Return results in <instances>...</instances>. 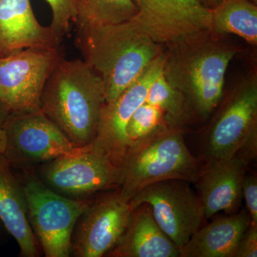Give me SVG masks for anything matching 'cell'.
Instances as JSON below:
<instances>
[{
  "label": "cell",
  "instance_id": "obj_12",
  "mask_svg": "<svg viewBox=\"0 0 257 257\" xmlns=\"http://www.w3.org/2000/svg\"><path fill=\"white\" fill-rule=\"evenodd\" d=\"M165 62L162 53L114 101L101 108L97 133L92 143L119 167L130 147L126 135L128 121L146 101L152 82L163 72Z\"/></svg>",
  "mask_w": 257,
  "mask_h": 257
},
{
  "label": "cell",
  "instance_id": "obj_3",
  "mask_svg": "<svg viewBox=\"0 0 257 257\" xmlns=\"http://www.w3.org/2000/svg\"><path fill=\"white\" fill-rule=\"evenodd\" d=\"M209 34L171 45L165 55L163 74L182 93L186 109L207 117L219 104L225 76L236 50L209 40Z\"/></svg>",
  "mask_w": 257,
  "mask_h": 257
},
{
  "label": "cell",
  "instance_id": "obj_24",
  "mask_svg": "<svg viewBox=\"0 0 257 257\" xmlns=\"http://www.w3.org/2000/svg\"><path fill=\"white\" fill-rule=\"evenodd\" d=\"M242 198L246 203V209L251 223L257 225V179L256 176L245 175L243 177Z\"/></svg>",
  "mask_w": 257,
  "mask_h": 257
},
{
  "label": "cell",
  "instance_id": "obj_21",
  "mask_svg": "<svg viewBox=\"0 0 257 257\" xmlns=\"http://www.w3.org/2000/svg\"><path fill=\"white\" fill-rule=\"evenodd\" d=\"M145 102L160 108L164 114H167L170 124L173 126L186 116L187 109L183 95L167 80L163 72L152 82Z\"/></svg>",
  "mask_w": 257,
  "mask_h": 257
},
{
  "label": "cell",
  "instance_id": "obj_1",
  "mask_svg": "<svg viewBox=\"0 0 257 257\" xmlns=\"http://www.w3.org/2000/svg\"><path fill=\"white\" fill-rule=\"evenodd\" d=\"M76 45L83 60L105 89V104L114 101L157 57L162 45L131 20L105 25H77Z\"/></svg>",
  "mask_w": 257,
  "mask_h": 257
},
{
  "label": "cell",
  "instance_id": "obj_13",
  "mask_svg": "<svg viewBox=\"0 0 257 257\" xmlns=\"http://www.w3.org/2000/svg\"><path fill=\"white\" fill-rule=\"evenodd\" d=\"M257 84H243L216 118L206 142L209 160L229 158L256 141Z\"/></svg>",
  "mask_w": 257,
  "mask_h": 257
},
{
  "label": "cell",
  "instance_id": "obj_14",
  "mask_svg": "<svg viewBox=\"0 0 257 257\" xmlns=\"http://www.w3.org/2000/svg\"><path fill=\"white\" fill-rule=\"evenodd\" d=\"M251 158L238 152L229 158L209 160L202 166L197 179L204 218L219 211L237 212L242 200V182Z\"/></svg>",
  "mask_w": 257,
  "mask_h": 257
},
{
  "label": "cell",
  "instance_id": "obj_6",
  "mask_svg": "<svg viewBox=\"0 0 257 257\" xmlns=\"http://www.w3.org/2000/svg\"><path fill=\"white\" fill-rule=\"evenodd\" d=\"M42 182L64 197L81 199L101 191L119 188L121 172L105 153L92 143L47 162Z\"/></svg>",
  "mask_w": 257,
  "mask_h": 257
},
{
  "label": "cell",
  "instance_id": "obj_17",
  "mask_svg": "<svg viewBox=\"0 0 257 257\" xmlns=\"http://www.w3.org/2000/svg\"><path fill=\"white\" fill-rule=\"evenodd\" d=\"M178 246L164 232L147 204L135 208L127 229L106 254L112 257H178Z\"/></svg>",
  "mask_w": 257,
  "mask_h": 257
},
{
  "label": "cell",
  "instance_id": "obj_27",
  "mask_svg": "<svg viewBox=\"0 0 257 257\" xmlns=\"http://www.w3.org/2000/svg\"><path fill=\"white\" fill-rule=\"evenodd\" d=\"M9 113L8 112L3 106L0 104V128L3 126L7 118L9 116Z\"/></svg>",
  "mask_w": 257,
  "mask_h": 257
},
{
  "label": "cell",
  "instance_id": "obj_7",
  "mask_svg": "<svg viewBox=\"0 0 257 257\" xmlns=\"http://www.w3.org/2000/svg\"><path fill=\"white\" fill-rule=\"evenodd\" d=\"M60 48H28L0 56V104L9 114L40 110L47 79Z\"/></svg>",
  "mask_w": 257,
  "mask_h": 257
},
{
  "label": "cell",
  "instance_id": "obj_16",
  "mask_svg": "<svg viewBox=\"0 0 257 257\" xmlns=\"http://www.w3.org/2000/svg\"><path fill=\"white\" fill-rule=\"evenodd\" d=\"M12 168L0 152V221L16 240L22 256H38L40 246L29 222L23 187Z\"/></svg>",
  "mask_w": 257,
  "mask_h": 257
},
{
  "label": "cell",
  "instance_id": "obj_8",
  "mask_svg": "<svg viewBox=\"0 0 257 257\" xmlns=\"http://www.w3.org/2000/svg\"><path fill=\"white\" fill-rule=\"evenodd\" d=\"M77 147L41 110L10 114L0 128V152L12 166L47 162Z\"/></svg>",
  "mask_w": 257,
  "mask_h": 257
},
{
  "label": "cell",
  "instance_id": "obj_5",
  "mask_svg": "<svg viewBox=\"0 0 257 257\" xmlns=\"http://www.w3.org/2000/svg\"><path fill=\"white\" fill-rule=\"evenodd\" d=\"M23 187L29 222L47 257H68L77 221L92 201L72 199L28 176Z\"/></svg>",
  "mask_w": 257,
  "mask_h": 257
},
{
  "label": "cell",
  "instance_id": "obj_4",
  "mask_svg": "<svg viewBox=\"0 0 257 257\" xmlns=\"http://www.w3.org/2000/svg\"><path fill=\"white\" fill-rule=\"evenodd\" d=\"M201 166L175 126L162 124L134 143L119 165L121 197L130 200L150 184L167 179L195 182Z\"/></svg>",
  "mask_w": 257,
  "mask_h": 257
},
{
  "label": "cell",
  "instance_id": "obj_15",
  "mask_svg": "<svg viewBox=\"0 0 257 257\" xmlns=\"http://www.w3.org/2000/svg\"><path fill=\"white\" fill-rule=\"evenodd\" d=\"M62 37L39 23L30 0H0V56L28 48H60Z\"/></svg>",
  "mask_w": 257,
  "mask_h": 257
},
{
  "label": "cell",
  "instance_id": "obj_28",
  "mask_svg": "<svg viewBox=\"0 0 257 257\" xmlns=\"http://www.w3.org/2000/svg\"><path fill=\"white\" fill-rule=\"evenodd\" d=\"M249 1H251V3H253V4L256 5L257 0H249Z\"/></svg>",
  "mask_w": 257,
  "mask_h": 257
},
{
  "label": "cell",
  "instance_id": "obj_2",
  "mask_svg": "<svg viewBox=\"0 0 257 257\" xmlns=\"http://www.w3.org/2000/svg\"><path fill=\"white\" fill-rule=\"evenodd\" d=\"M105 89L98 74L84 60L61 56L40 97V109L75 145L94 141Z\"/></svg>",
  "mask_w": 257,
  "mask_h": 257
},
{
  "label": "cell",
  "instance_id": "obj_19",
  "mask_svg": "<svg viewBox=\"0 0 257 257\" xmlns=\"http://www.w3.org/2000/svg\"><path fill=\"white\" fill-rule=\"evenodd\" d=\"M211 32L233 34L252 45L257 44V7L249 0H224L211 10Z\"/></svg>",
  "mask_w": 257,
  "mask_h": 257
},
{
  "label": "cell",
  "instance_id": "obj_9",
  "mask_svg": "<svg viewBox=\"0 0 257 257\" xmlns=\"http://www.w3.org/2000/svg\"><path fill=\"white\" fill-rule=\"evenodd\" d=\"M133 207L147 204L155 221L179 249L205 220L199 196L182 179H167L150 184L137 193Z\"/></svg>",
  "mask_w": 257,
  "mask_h": 257
},
{
  "label": "cell",
  "instance_id": "obj_11",
  "mask_svg": "<svg viewBox=\"0 0 257 257\" xmlns=\"http://www.w3.org/2000/svg\"><path fill=\"white\" fill-rule=\"evenodd\" d=\"M119 191L90 203L77 222L71 252L78 257H101L119 242L135 210Z\"/></svg>",
  "mask_w": 257,
  "mask_h": 257
},
{
  "label": "cell",
  "instance_id": "obj_20",
  "mask_svg": "<svg viewBox=\"0 0 257 257\" xmlns=\"http://www.w3.org/2000/svg\"><path fill=\"white\" fill-rule=\"evenodd\" d=\"M75 25H114L132 20L138 10L133 0H74Z\"/></svg>",
  "mask_w": 257,
  "mask_h": 257
},
{
  "label": "cell",
  "instance_id": "obj_25",
  "mask_svg": "<svg viewBox=\"0 0 257 257\" xmlns=\"http://www.w3.org/2000/svg\"><path fill=\"white\" fill-rule=\"evenodd\" d=\"M257 256V225L251 222L240 239L233 257Z\"/></svg>",
  "mask_w": 257,
  "mask_h": 257
},
{
  "label": "cell",
  "instance_id": "obj_23",
  "mask_svg": "<svg viewBox=\"0 0 257 257\" xmlns=\"http://www.w3.org/2000/svg\"><path fill=\"white\" fill-rule=\"evenodd\" d=\"M52 12L51 28L62 38L70 31L72 24L77 23L74 0H45Z\"/></svg>",
  "mask_w": 257,
  "mask_h": 257
},
{
  "label": "cell",
  "instance_id": "obj_22",
  "mask_svg": "<svg viewBox=\"0 0 257 257\" xmlns=\"http://www.w3.org/2000/svg\"><path fill=\"white\" fill-rule=\"evenodd\" d=\"M164 112L160 108L145 102L134 112L126 126V135L131 147L163 124Z\"/></svg>",
  "mask_w": 257,
  "mask_h": 257
},
{
  "label": "cell",
  "instance_id": "obj_18",
  "mask_svg": "<svg viewBox=\"0 0 257 257\" xmlns=\"http://www.w3.org/2000/svg\"><path fill=\"white\" fill-rule=\"evenodd\" d=\"M246 209L201 226L179 248L180 257H233L241 236L251 224Z\"/></svg>",
  "mask_w": 257,
  "mask_h": 257
},
{
  "label": "cell",
  "instance_id": "obj_10",
  "mask_svg": "<svg viewBox=\"0 0 257 257\" xmlns=\"http://www.w3.org/2000/svg\"><path fill=\"white\" fill-rule=\"evenodd\" d=\"M137 28L160 45H173L210 34L211 10L199 0H133Z\"/></svg>",
  "mask_w": 257,
  "mask_h": 257
},
{
  "label": "cell",
  "instance_id": "obj_26",
  "mask_svg": "<svg viewBox=\"0 0 257 257\" xmlns=\"http://www.w3.org/2000/svg\"><path fill=\"white\" fill-rule=\"evenodd\" d=\"M199 1L208 9L212 10L219 6L224 0H199Z\"/></svg>",
  "mask_w": 257,
  "mask_h": 257
}]
</instances>
